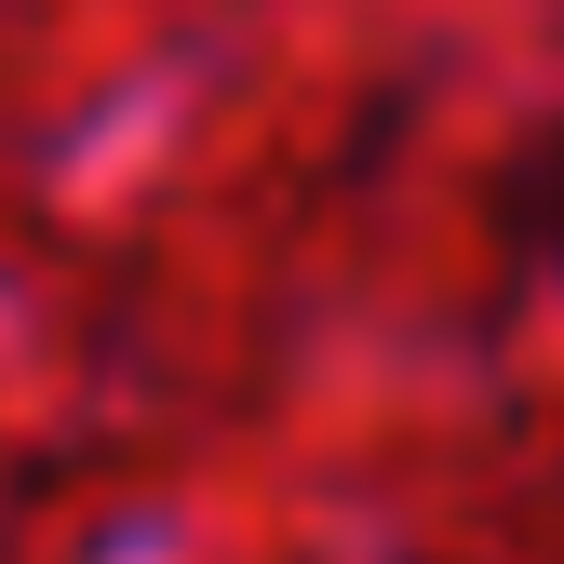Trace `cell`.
Returning <instances> with one entry per match:
<instances>
[{"mask_svg":"<svg viewBox=\"0 0 564 564\" xmlns=\"http://www.w3.org/2000/svg\"><path fill=\"white\" fill-rule=\"evenodd\" d=\"M484 216H498V256L538 282V296H564V108H538L511 149H498Z\"/></svg>","mask_w":564,"mask_h":564,"instance_id":"6da1fadb","label":"cell"}]
</instances>
